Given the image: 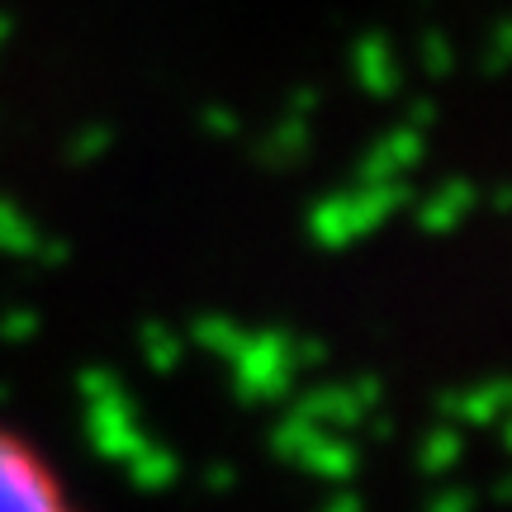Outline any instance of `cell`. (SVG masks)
Returning a JSON list of instances; mask_svg holds the SVG:
<instances>
[{"label":"cell","mask_w":512,"mask_h":512,"mask_svg":"<svg viewBox=\"0 0 512 512\" xmlns=\"http://www.w3.org/2000/svg\"><path fill=\"white\" fill-rule=\"evenodd\" d=\"M0 512H91L43 441L0 422Z\"/></svg>","instance_id":"cell-1"}]
</instances>
